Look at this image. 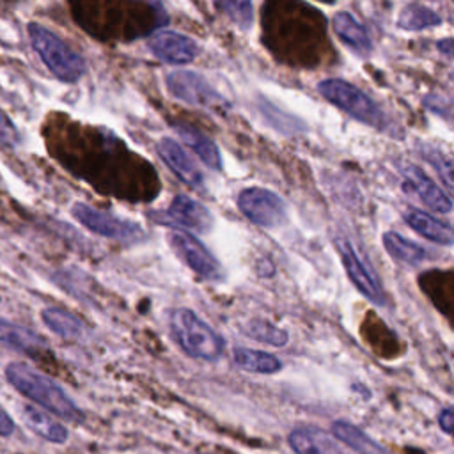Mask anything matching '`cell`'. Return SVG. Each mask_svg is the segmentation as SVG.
Instances as JSON below:
<instances>
[{
    "label": "cell",
    "mask_w": 454,
    "mask_h": 454,
    "mask_svg": "<svg viewBox=\"0 0 454 454\" xmlns=\"http://www.w3.org/2000/svg\"><path fill=\"white\" fill-rule=\"evenodd\" d=\"M7 381L27 399L43 406L50 413L71 420L80 422L83 419L82 410L74 404V401L64 392L60 385H57L48 376L32 369L23 362H11L5 365Z\"/></svg>",
    "instance_id": "6da1fadb"
},
{
    "label": "cell",
    "mask_w": 454,
    "mask_h": 454,
    "mask_svg": "<svg viewBox=\"0 0 454 454\" xmlns=\"http://www.w3.org/2000/svg\"><path fill=\"white\" fill-rule=\"evenodd\" d=\"M27 34L34 51L39 55L48 71L64 83L78 82L85 73L83 57L74 51L64 39L37 21L27 25Z\"/></svg>",
    "instance_id": "7a4b0ae2"
},
{
    "label": "cell",
    "mask_w": 454,
    "mask_h": 454,
    "mask_svg": "<svg viewBox=\"0 0 454 454\" xmlns=\"http://www.w3.org/2000/svg\"><path fill=\"white\" fill-rule=\"evenodd\" d=\"M170 332L181 349L199 360L215 362L223 353V339L190 309H174L168 317Z\"/></svg>",
    "instance_id": "3957f363"
},
{
    "label": "cell",
    "mask_w": 454,
    "mask_h": 454,
    "mask_svg": "<svg viewBox=\"0 0 454 454\" xmlns=\"http://www.w3.org/2000/svg\"><path fill=\"white\" fill-rule=\"evenodd\" d=\"M317 92L328 103L340 108L358 122H364L376 129L387 128V117L381 106L356 85L340 78H326L319 82Z\"/></svg>",
    "instance_id": "277c9868"
},
{
    "label": "cell",
    "mask_w": 454,
    "mask_h": 454,
    "mask_svg": "<svg viewBox=\"0 0 454 454\" xmlns=\"http://www.w3.org/2000/svg\"><path fill=\"white\" fill-rule=\"evenodd\" d=\"M165 82L168 92L179 101L218 114L229 110V101L202 74L195 71H170L165 76Z\"/></svg>",
    "instance_id": "5b68a950"
},
{
    "label": "cell",
    "mask_w": 454,
    "mask_h": 454,
    "mask_svg": "<svg viewBox=\"0 0 454 454\" xmlns=\"http://www.w3.org/2000/svg\"><path fill=\"white\" fill-rule=\"evenodd\" d=\"M167 239L174 254L202 280H209V282L223 280L225 275H223L222 264L207 250V247L202 241H199L195 236L179 229H172L167 234Z\"/></svg>",
    "instance_id": "8992f818"
},
{
    "label": "cell",
    "mask_w": 454,
    "mask_h": 454,
    "mask_svg": "<svg viewBox=\"0 0 454 454\" xmlns=\"http://www.w3.org/2000/svg\"><path fill=\"white\" fill-rule=\"evenodd\" d=\"M71 215L85 229L103 238L119 239V241H138L140 238H144V232L138 223L121 218L117 215L101 211L85 202H74L71 207Z\"/></svg>",
    "instance_id": "52a82bcc"
},
{
    "label": "cell",
    "mask_w": 454,
    "mask_h": 454,
    "mask_svg": "<svg viewBox=\"0 0 454 454\" xmlns=\"http://www.w3.org/2000/svg\"><path fill=\"white\" fill-rule=\"evenodd\" d=\"M239 211L255 225L264 229H275L286 222L287 207L284 200L271 190L261 186H250L238 195Z\"/></svg>",
    "instance_id": "ba28073f"
},
{
    "label": "cell",
    "mask_w": 454,
    "mask_h": 454,
    "mask_svg": "<svg viewBox=\"0 0 454 454\" xmlns=\"http://www.w3.org/2000/svg\"><path fill=\"white\" fill-rule=\"evenodd\" d=\"M335 247L340 255V261L344 264V270L353 282V286L374 305H385V293L381 289L378 275L372 271V268L360 257L353 243L346 236L335 238Z\"/></svg>",
    "instance_id": "9c48e42d"
},
{
    "label": "cell",
    "mask_w": 454,
    "mask_h": 454,
    "mask_svg": "<svg viewBox=\"0 0 454 454\" xmlns=\"http://www.w3.org/2000/svg\"><path fill=\"white\" fill-rule=\"evenodd\" d=\"M154 218L167 225L184 227L200 234L209 232L213 227V216L209 209L188 195H176L167 211L154 215Z\"/></svg>",
    "instance_id": "30bf717a"
},
{
    "label": "cell",
    "mask_w": 454,
    "mask_h": 454,
    "mask_svg": "<svg viewBox=\"0 0 454 454\" xmlns=\"http://www.w3.org/2000/svg\"><path fill=\"white\" fill-rule=\"evenodd\" d=\"M403 190L434 213L447 215L452 211L450 197L415 165H406L403 168Z\"/></svg>",
    "instance_id": "8fae6325"
},
{
    "label": "cell",
    "mask_w": 454,
    "mask_h": 454,
    "mask_svg": "<svg viewBox=\"0 0 454 454\" xmlns=\"http://www.w3.org/2000/svg\"><path fill=\"white\" fill-rule=\"evenodd\" d=\"M147 44L156 59L172 66L190 64L197 57L195 41L176 30H158L151 35Z\"/></svg>",
    "instance_id": "7c38bea8"
},
{
    "label": "cell",
    "mask_w": 454,
    "mask_h": 454,
    "mask_svg": "<svg viewBox=\"0 0 454 454\" xmlns=\"http://www.w3.org/2000/svg\"><path fill=\"white\" fill-rule=\"evenodd\" d=\"M156 151L161 161L172 170V174L193 190H204V176L193 163V160L183 151V147L172 138H161L156 144Z\"/></svg>",
    "instance_id": "4fadbf2b"
},
{
    "label": "cell",
    "mask_w": 454,
    "mask_h": 454,
    "mask_svg": "<svg viewBox=\"0 0 454 454\" xmlns=\"http://www.w3.org/2000/svg\"><path fill=\"white\" fill-rule=\"evenodd\" d=\"M287 442L294 454H346L328 433L312 426L294 427Z\"/></svg>",
    "instance_id": "5bb4252c"
},
{
    "label": "cell",
    "mask_w": 454,
    "mask_h": 454,
    "mask_svg": "<svg viewBox=\"0 0 454 454\" xmlns=\"http://www.w3.org/2000/svg\"><path fill=\"white\" fill-rule=\"evenodd\" d=\"M0 346L25 353L28 356H39L48 351L44 339L30 328L0 317Z\"/></svg>",
    "instance_id": "9a60e30c"
},
{
    "label": "cell",
    "mask_w": 454,
    "mask_h": 454,
    "mask_svg": "<svg viewBox=\"0 0 454 454\" xmlns=\"http://www.w3.org/2000/svg\"><path fill=\"white\" fill-rule=\"evenodd\" d=\"M332 27L337 37L348 46L351 51L367 57L372 51V41L367 28L348 11H339L332 18Z\"/></svg>",
    "instance_id": "2e32d148"
},
{
    "label": "cell",
    "mask_w": 454,
    "mask_h": 454,
    "mask_svg": "<svg viewBox=\"0 0 454 454\" xmlns=\"http://www.w3.org/2000/svg\"><path fill=\"white\" fill-rule=\"evenodd\" d=\"M403 218L408 223V227H411L422 238H426L433 243L443 245V247L452 245V229H450V225L445 223V222H440L433 215H429L422 209H417V207H408L403 213Z\"/></svg>",
    "instance_id": "e0dca14e"
},
{
    "label": "cell",
    "mask_w": 454,
    "mask_h": 454,
    "mask_svg": "<svg viewBox=\"0 0 454 454\" xmlns=\"http://www.w3.org/2000/svg\"><path fill=\"white\" fill-rule=\"evenodd\" d=\"M41 319L50 332L67 340H80L87 333L85 323L78 316L62 307H44L41 310Z\"/></svg>",
    "instance_id": "ac0fdd59"
},
{
    "label": "cell",
    "mask_w": 454,
    "mask_h": 454,
    "mask_svg": "<svg viewBox=\"0 0 454 454\" xmlns=\"http://www.w3.org/2000/svg\"><path fill=\"white\" fill-rule=\"evenodd\" d=\"M174 131L200 158V161L206 167H209L213 170H222L220 151L209 137H206L202 131H199L192 126H186V124H176Z\"/></svg>",
    "instance_id": "d6986e66"
},
{
    "label": "cell",
    "mask_w": 454,
    "mask_h": 454,
    "mask_svg": "<svg viewBox=\"0 0 454 454\" xmlns=\"http://www.w3.org/2000/svg\"><path fill=\"white\" fill-rule=\"evenodd\" d=\"M21 415H23L25 424L35 434L44 438L46 442H51V443H64V442H67V436H69L67 429L60 422L53 420L43 410H39V408H35L32 404H23L21 406Z\"/></svg>",
    "instance_id": "ffe728a7"
},
{
    "label": "cell",
    "mask_w": 454,
    "mask_h": 454,
    "mask_svg": "<svg viewBox=\"0 0 454 454\" xmlns=\"http://www.w3.org/2000/svg\"><path fill=\"white\" fill-rule=\"evenodd\" d=\"M381 239H383V247L388 252V255L401 264L417 266V264L424 262L429 255V252L422 245L410 241L408 238H404L399 232L388 231L383 234Z\"/></svg>",
    "instance_id": "44dd1931"
},
{
    "label": "cell",
    "mask_w": 454,
    "mask_h": 454,
    "mask_svg": "<svg viewBox=\"0 0 454 454\" xmlns=\"http://www.w3.org/2000/svg\"><path fill=\"white\" fill-rule=\"evenodd\" d=\"M332 433L339 442L348 445L356 454H388L376 440L348 420H335L332 424Z\"/></svg>",
    "instance_id": "7402d4cb"
},
{
    "label": "cell",
    "mask_w": 454,
    "mask_h": 454,
    "mask_svg": "<svg viewBox=\"0 0 454 454\" xmlns=\"http://www.w3.org/2000/svg\"><path fill=\"white\" fill-rule=\"evenodd\" d=\"M232 360L241 371L255 374H275L282 369V362L275 355L245 346L232 349Z\"/></svg>",
    "instance_id": "603a6c76"
},
{
    "label": "cell",
    "mask_w": 454,
    "mask_h": 454,
    "mask_svg": "<svg viewBox=\"0 0 454 454\" xmlns=\"http://www.w3.org/2000/svg\"><path fill=\"white\" fill-rule=\"evenodd\" d=\"M436 25H442V16L417 2L406 4L397 16V27L403 30H424Z\"/></svg>",
    "instance_id": "cb8c5ba5"
},
{
    "label": "cell",
    "mask_w": 454,
    "mask_h": 454,
    "mask_svg": "<svg viewBox=\"0 0 454 454\" xmlns=\"http://www.w3.org/2000/svg\"><path fill=\"white\" fill-rule=\"evenodd\" d=\"M243 332L247 337L259 340L262 344L275 346V348H282L289 340V335L286 330L278 328L277 325H273L271 321L262 319V317H254V319L247 321L243 325Z\"/></svg>",
    "instance_id": "d4e9b609"
},
{
    "label": "cell",
    "mask_w": 454,
    "mask_h": 454,
    "mask_svg": "<svg viewBox=\"0 0 454 454\" xmlns=\"http://www.w3.org/2000/svg\"><path fill=\"white\" fill-rule=\"evenodd\" d=\"M215 5L239 28H250L254 23V9L247 0H220Z\"/></svg>",
    "instance_id": "484cf974"
},
{
    "label": "cell",
    "mask_w": 454,
    "mask_h": 454,
    "mask_svg": "<svg viewBox=\"0 0 454 454\" xmlns=\"http://www.w3.org/2000/svg\"><path fill=\"white\" fill-rule=\"evenodd\" d=\"M424 158L436 168V172L443 179V184L447 186V190H452V161H450V156L443 154L436 147L426 145L424 147Z\"/></svg>",
    "instance_id": "4316f807"
},
{
    "label": "cell",
    "mask_w": 454,
    "mask_h": 454,
    "mask_svg": "<svg viewBox=\"0 0 454 454\" xmlns=\"http://www.w3.org/2000/svg\"><path fill=\"white\" fill-rule=\"evenodd\" d=\"M21 144V135L11 117L0 108V145L14 149Z\"/></svg>",
    "instance_id": "83f0119b"
},
{
    "label": "cell",
    "mask_w": 454,
    "mask_h": 454,
    "mask_svg": "<svg viewBox=\"0 0 454 454\" xmlns=\"http://www.w3.org/2000/svg\"><path fill=\"white\" fill-rule=\"evenodd\" d=\"M438 424L445 434H452L454 429V413L452 408H443L438 415Z\"/></svg>",
    "instance_id": "f1b7e54d"
},
{
    "label": "cell",
    "mask_w": 454,
    "mask_h": 454,
    "mask_svg": "<svg viewBox=\"0 0 454 454\" xmlns=\"http://www.w3.org/2000/svg\"><path fill=\"white\" fill-rule=\"evenodd\" d=\"M14 429L12 419L0 408V436H9Z\"/></svg>",
    "instance_id": "f546056e"
},
{
    "label": "cell",
    "mask_w": 454,
    "mask_h": 454,
    "mask_svg": "<svg viewBox=\"0 0 454 454\" xmlns=\"http://www.w3.org/2000/svg\"><path fill=\"white\" fill-rule=\"evenodd\" d=\"M438 50L445 53V57H452V41L447 37V39H442L438 41Z\"/></svg>",
    "instance_id": "4dcf8cb0"
}]
</instances>
